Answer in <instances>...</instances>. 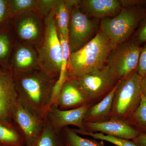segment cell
Returning a JSON list of instances; mask_svg holds the SVG:
<instances>
[{"mask_svg":"<svg viewBox=\"0 0 146 146\" xmlns=\"http://www.w3.org/2000/svg\"><path fill=\"white\" fill-rule=\"evenodd\" d=\"M89 104L91 103L81 90L76 79L68 78L62 84L52 104L61 110H68Z\"/></svg>","mask_w":146,"mask_h":146,"instance_id":"13","label":"cell"},{"mask_svg":"<svg viewBox=\"0 0 146 146\" xmlns=\"http://www.w3.org/2000/svg\"><path fill=\"white\" fill-rule=\"evenodd\" d=\"M11 26L17 41L35 48L44 35V20L34 10L13 18Z\"/></svg>","mask_w":146,"mask_h":146,"instance_id":"9","label":"cell"},{"mask_svg":"<svg viewBox=\"0 0 146 146\" xmlns=\"http://www.w3.org/2000/svg\"><path fill=\"white\" fill-rule=\"evenodd\" d=\"M38 0H9V15L11 20L16 16L36 9Z\"/></svg>","mask_w":146,"mask_h":146,"instance_id":"25","label":"cell"},{"mask_svg":"<svg viewBox=\"0 0 146 146\" xmlns=\"http://www.w3.org/2000/svg\"><path fill=\"white\" fill-rule=\"evenodd\" d=\"M84 125L86 131L106 134L108 136L133 140L141 133L131 126L126 120L111 117L106 121L98 123H85Z\"/></svg>","mask_w":146,"mask_h":146,"instance_id":"14","label":"cell"},{"mask_svg":"<svg viewBox=\"0 0 146 146\" xmlns=\"http://www.w3.org/2000/svg\"><path fill=\"white\" fill-rule=\"evenodd\" d=\"M9 0H0V29L10 24Z\"/></svg>","mask_w":146,"mask_h":146,"instance_id":"28","label":"cell"},{"mask_svg":"<svg viewBox=\"0 0 146 146\" xmlns=\"http://www.w3.org/2000/svg\"><path fill=\"white\" fill-rule=\"evenodd\" d=\"M17 40L10 24L0 29V65L9 69L11 53Z\"/></svg>","mask_w":146,"mask_h":146,"instance_id":"18","label":"cell"},{"mask_svg":"<svg viewBox=\"0 0 146 146\" xmlns=\"http://www.w3.org/2000/svg\"><path fill=\"white\" fill-rule=\"evenodd\" d=\"M0 144L6 146H26L23 133L16 125L0 122Z\"/></svg>","mask_w":146,"mask_h":146,"instance_id":"21","label":"cell"},{"mask_svg":"<svg viewBox=\"0 0 146 146\" xmlns=\"http://www.w3.org/2000/svg\"><path fill=\"white\" fill-rule=\"evenodd\" d=\"M18 100L13 72L0 65V122L7 125L14 124L12 113Z\"/></svg>","mask_w":146,"mask_h":146,"instance_id":"11","label":"cell"},{"mask_svg":"<svg viewBox=\"0 0 146 146\" xmlns=\"http://www.w3.org/2000/svg\"><path fill=\"white\" fill-rule=\"evenodd\" d=\"M72 1L59 0L54 11L58 33L68 40Z\"/></svg>","mask_w":146,"mask_h":146,"instance_id":"19","label":"cell"},{"mask_svg":"<svg viewBox=\"0 0 146 146\" xmlns=\"http://www.w3.org/2000/svg\"><path fill=\"white\" fill-rule=\"evenodd\" d=\"M132 141L138 146H146V133H141L138 137Z\"/></svg>","mask_w":146,"mask_h":146,"instance_id":"31","label":"cell"},{"mask_svg":"<svg viewBox=\"0 0 146 146\" xmlns=\"http://www.w3.org/2000/svg\"><path fill=\"white\" fill-rule=\"evenodd\" d=\"M80 1H72L68 33L70 52L78 50L91 40L95 24L80 7Z\"/></svg>","mask_w":146,"mask_h":146,"instance_id":"8","label":"cell"},{"mask_svg":"<svg viewBox=\"0 0 146 146\" xmlns=\"http://www.w3.org/2000/svg\"><path fill=\"white\" fill-rule=\"evenodd\" d=\"M91 104L85 105L75 109L61 110L54 105L50 106L45 117L49 122L53 130L56 133H61L64 127L68 125L76 126L78 131H85L83 120L86 111Z\"/></svg>","mask_w":146,"mask_h":146,"instance_id":"12","label":"cell"},{"mask_svg":"<svg viewBox=\"0 0 146 146\" xmlns=\"http://www.w3.org/2000/svg\"><path fill=\"white\" fill-rule=\"evenodd\" d=\"M142 49V47L132 39L111 51L106 63L118 81L129 78L137 72Z\"/></svg>","mask_w":146,"mask_h":146,"instance_id":"6","label":"cell"},{"mask_svg":"<svg viewBox=\"0 0 146 146\" xmlns=\"http://www.w3.org/2000/svg\"><path fill=\"white\" fill-rule=\"evenodd\" d=\"M105 34L100 29L92 39L82 48L71 53L67 78H76L104 66L113 49Z\"/></svg>","mask_w":146,"mask_h":146,"instance_id":"2","label":"cell"},{"mask_svg":"<svg viewBox=\"0 0 146 146\" xmlns=\"http://www.w3.org/2000/svg\"><path fill=\"white\" fill-rule=\"evenodd\" d=\"M146 11L142 6L127 7L113 18L102 19L100 30L107 36L113 49L127 41L139 25Z\"/></svg>","mask_w":146,"mask_h":146,"instance_id":"4","label":"cell"},{"mask_svg":"<svg viewBox=\"0 0 146 146\" xmlns=\"http://www.w3.org/2000/svg\"><path fill=\"white\" fill-rule=\"evenodd\" d=\"M0 146H6L3 145H2V144H0Z\"/></svg>","mask_w":146,"mask_h":146,"instance_id":"33","label":"cell"},{"mask_svg":"<svg viewBox=\"0 0 146 146\" xmlns=\"http://www.w3.org/2000/svg\"><path fill=\"white\" fill-rule=\"evenodd\" d=\"M12 121L23 133L26 146H31L40 136L46 119L18 100L12 116Z\"/></svg>","mask_w":146,"mask_h":146,"instance_id":"10","label":"cell"},{"mask_svg":"<svg viewBox=\"0 0 146 146\" xmlns=\"http://www.w3.org/2000/svg\"><path fill=\"white\" fill-rule=\"evenodd\" d=\"M66 146H68V145H67V144H66Z\"/></svg>","mask_w":146,"mask_h":146,"instance_id":"34","label":"cell"},{"mask_svg":"<svg viewBox=\"0 0 146 146\" xmlns=\"http://www.w3.org/2000/svg\"><path fill=\"white\" fill-rule=\"evenodd\" d=\"M59 36L62 46L63 55L60 76L54 89L53 100L58 93L62 84L67 79V70L69 58L71 53L68 40L61 35L59 34Z\"/></svg>","mask_w":146,"mask_h":146,"instance_id":"22","label":"cell"},{"mask_svg":"<svg viewBox=\"0 0 146 146\" xmlns=\"http://www.w3.org/2000/svg\"><path fill=\"white\" fill-rule=\"evenodd\" d=\"M9 67L13 73L25 72L39 68L35 48L17 41L11 55Z\"/></svg>","mask_w":146,"mask_h":146,"instance_id":"15","label":"cell"},{"mask_svg":"<svg viewBox=\"0 0 146 146\" xmlns=\"http://www.w3.org/2000/svg\"><path fill=\"white\" fill-rule=\"evenodd\" d=\"M141 90L142 95L146 98V76L141 78Z\"/></svg>","mask_w":146,"mask_h":146,"instance_id":"32","label":"cell"},{"mask_svg":"<svg viewBox=\"0 0 146 146\" xmlns=\"http://www.w3.org/2000/svg\"><path fill=\"white\" fill-rule=\"evenodd\" d=\"M126 121L140 133H146V98L142 94L139 106Z\"/></svg>","mask_w":146,"mask_h":146,"instance_id":"24","label":"cell"},{"mask_svg":"<svg viewBox=\"0 0 146 146\" xmlns=\"http://www.w3.org/2000/svg\"><path fill=\"white\" fill-rule=\"evenodd\" d=\"M137 73L141 78L146 76V44L142 46Z\"/></svg>","mask_w":146,"mask_h":146,"instance_id":"30","label":"cell"},{"mask_svg":"<svg viewBox=\"0 0 146 146\" xmlns=\"http://www.w3.org/2000/svg\"><path fill=\"white\" fill-rule=\"evenodd\" d=\"M119 82V81L104 98L90 106L84 116V123H101L108 121L111 118L113 98Z\"/></svg>","mask_w":146,"mask_h":146,"instance_id":"17","label":"cell"},{"mask_svg":"<svg viewBox=\"0 0 146 146\" xmlns=\"http://www.w3.org/2000/svg\"><path fill=\"white\" fill-rule=\"evenodd\" d=\"M133 39L140 46L146 44V11Z\"/></svg>","mask_w":146,"mask_h":146,"instance_id":"29","label":"cell"},{"mask_svg":"<svg viewBox=\"0 0 146 146\" xmlns=\"http://www.w3.org/2000/svg\"><path fill=\"white\" fill-rule=\"evenodd\" d=\"M79 5L90 16L103 19L117 14L123 7L118 0H85Z\"/></svg>","mask_w":146,"mask_h":146,"instance_id":"16","label":"cell"},{"mask_svg":"<svg viewBox=\"0 0 146 146\" xmlns=\"http://www.w3.org/2000/svg\"><path fill=\"white\" fill-rule=\"evenodd\" d=\"M62 133L69 146H106L103 141L99 142L94 139L82 138L68 126L63 129Z\"/></svg>","mask_w":146,"mask_h":146,"instance_id":"23","label":"cell"},{"mask_svg":"<svg viewBox=\"0 0 146 146\" xmlns=\"http://www.w3.org/2000/svg\"><path fill=\"white\" fill-rule=\"evenodd\" d=\"M73 129L74 132L77 134L86 135L91 136L95 139L107 141L117 146H138L133 141L129 140L108 136L101 133H94L86 131H80L77 130L76 129Z\"/></svg>","mask_w":146,"mask_h":146,"instance_id":"26","label":"cell"},{"mask_svg":"<svg viewBox=\"0 0 146 146\" xmlns=\"http://www.w3.org/2000/svg\"><path fill=\"white\" fill-rule=\"evenodd\" d=\"M59 0H38L35 11L44 20L53 10Z\"/></svg>","mask_w":146,"mask_h":146,"instance_id":"27","label":"cell"},{"mask_svg":"<svg viewBox=\"0 0 146 146\" xmlns=\"http://www.w3.org/2000/svg\"><path fill=\"white\" fill-rule=\"evenodd\" d=\"M141 80L136 72L119 81L113 98L111 117L127 120L133 115L141 102Z\"/></svg>","mask_w":146,"mask_h":146,"instance_id":"5","label":"cell"},{"mask_svg":"<svg viewBox=\"0 0 146 146\" xmlns=\"http://www.w3.org/2000/svg\"><path fill=\"white\" fill-rule=\"evenodd\" d=\"M46 121L40 136L31 146H66L65 138L62 132L56 133L53 129L49 122Z\"/></svg>","mask_w":146,"mask_h":146,"instance_id":"20","label":"cell"},{"mask_svg":"<svg viewBox=\"0 0 146 146\" xmlns=\"http://www.w3.org/2000/svg\"><path fill=\"white\" fill-rule=\"evenodd\" d=\"M44 35L35 49L39 68L50 78L58 80L62 60V48L54 10L44 19Z\"/></svg>","mask_w":146,"mask_h":146,"instance_id":"3","label":"cell"},{"mask_svg":"<svg viewBox=\"0 0 146 146\" xmlns=\"http://www.w3.org/2000/svg\"><path fill=\"white\" fill-rule=\"evenodd\" d=\"M13 74L19 100L45 118L57 80L50 78L40 68Z\"/></svg>","mask_w":146,"mask_h":146,"instance_id":"1","label":"cell"},{"mask_svg":"<svg viewBox=\"0 0 146 146\" xmlns=\"http://www.w3.org/2000/svg\"><path fill=\"white\" fill-rule=\"evenodd\" d=\"M76 79L92 104L104 98L119 81L107 65Z\"/></svg>","mask_w":146,"mask_h":146,"instance_id":"7","label":"cell"}]
</instances>
